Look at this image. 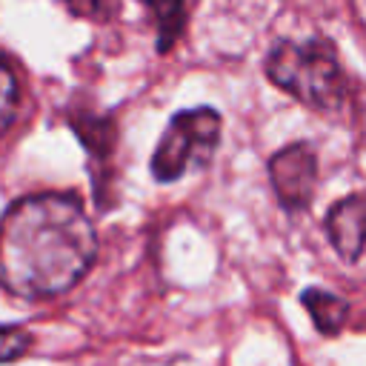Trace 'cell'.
<instances>
[{
    "label": "cell",
    "instance_id": "6da1fadb",
    "mask_svg": "<svg viewBox=\"0 0 366 366\" xmlns=\"http://www.w3.org/2000/svg\"><path fill=\"white\" fill-rule=\"evenodd\" d=\"M94 257L97 232L74 194H26L0 214V289L14 297L66 295Z\"/></svg>",
    "mask_w": 366,
    "mask_h": 366
},
{
    "label": "cell",
    "instance_id": "7a4b0ae2",
    "mask_svg": "<svg viewBox=\"0 0 366 366\" xmlns=\"http://www.w3.org/2000/svg\"><path fill=\"white\" fill-rule=\"evenodd\" d=\"M263 69L280 92L315 112H335L346 100V74L337 49L320 34L274 43Z\"/></svg>",
    "mask_w": 366,
    "mask_h": 366
},
{
    "label": "cell",
    "instance_id": "3957f363",
    "mask_svg": "<svg viewBox=\"0 0 366 366\" xmlns=\"http://www.w3.org/2000/svg\"><path fill=\"white\" fill-rule=\"evenodd\" d=\"M220 112L212 106L183 109L172 114L152 152V177L157 183H174L192 169L206 166L220 143Z\"/></svg>",
    "mask_w": 366,
    "mask_h": 366
},
{
    "label": "cell",
    "instance_id": "277c9868",
    "mask_svg": "<svg viewBox=\"0 0 366 366\" xmlns=\"http://www.w3.org/2000/svg\"><path fill=\"white\" fill-rule=\"evenodd\" d=\"M269 183L277 203L289 212H306L317 189V154L309 143H289L269 157Z\"/></svg>",
    "mask_w": 366,
    "mask_h": 366
},
{
    "label": "cell",
    "instance_id": "5b68a950",
    "mask_svg": "<svg viewBox=\"0 0 366 366\" xmlns=\"http://www.w3.org/2000/svg\"><path fill=\"white\" fill-rule=\"evenodd\" d=\"M323 226L340 260H360L366 249V194H346L335 200L323 217Z\"/></svg>",
    "mask_w": 366,
    "mask_h": 366
},
{
    "label": "cell",
    "instance_id": "8992f818",
    "mask_svg": "<svg viewBox=\"0 0 366 366\" xmlns=\"http://www.w3.org/2000/svg\"><path fill=\"white\" fill-rule=\"evenodd\" d=\"M66 117H69L77 140L86 146L89 157L97 166L109 163L112 160V152H114V143H117L114 120L106 117V114H97V112H86V109H71Z\"/></svg>",
    "mask_w": 366,
    "mask_h": 366
},
{
    "label": "cell",
    "instance_id": "52a82bcc",
    "mask_svg": "<svg viewBox=\"0 0 366 366\" xmlns=\"http://www.w3.org/2000/svg\"><path fill=\"white\" fill-rule=\"evenodd\" d=\"M300 303L309 312V317H312V323H315V329L320 335L335 337L346 326V317H349L346 297H340V295H335L329 289H320V286H309V289H303Z\"/></svg>",
    "mask_w": 366,
    "mask_h": 366
},
{
    "label": "cell",
    "instance_id": "ba28073f",
    "mask_svg": "<svg viewBox=\"0 0 366 366\" xmlns=\"http://www.w3.org/2000/svg\"><path fill=\"white\" fill-rule=\"evenodd\" d=\"M146 11L152 14L154 29H157V51L166 54L177 43V37L186 31V20H189L192 6H183V3H146Z\"/></svg>",
    "mask_w": 366,
    "mask_h": 366
},
{
    "label": "cell",
    "instance_id": "9c48e42d",
    "mask_svg": "<svg viewBox=\"0 0 366 366\" xmlns=\"http://www.w3.org/2000/svg\"><path fill=\"white\" fill-rule=\"evenodd\" d=\"M17 106H20V89H17V77L11 71V66L0 57V134L9 132V126L17 117Z\"/></svg>",
    "mask_w": 366,
    "mask_h": 366
},
{
    "label": "cell",
    "instance_id": "30bf717a",
    "mask_svg": "<svg viewBox=\"0 0 366 366\" xmlns=\"http://www.w3.org/2000/svg\"><path fill=\"white\" fill-rule=\"evenodd\" d=\"M31 346H34V337L26 326H14V323L0 326V363L20 360Z\"/></svg>",
    "mask_w": 366,
    "mask_h": 366
}]
</instances>
